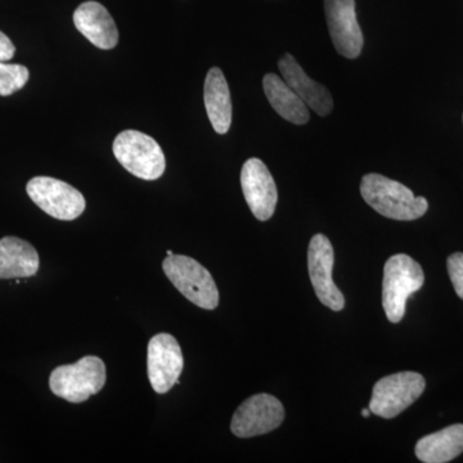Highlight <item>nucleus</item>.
Here are the masks:
<instances>
[{"instance_id": "obj_4", "label": "nucleus", "mask_w": 463, "mask_h": 463, "mask_svg": "<svg viewBox=\"0 0 463 463\" xmlns=\"http://www.w3.org/2000/svg\"><path fill=\"white\" fill-rule=\"evenodd\" d=\"M116 160L143 181H156L165 173L166 160L160 145L138 130H124L115 138Z\"/></svg>"}, {"instance_id": "obj_2", "label": "nucleus", "mask_w": 463, "mask_h": 463, "mask_svg": "<svg viewBox=\"0 0 463 463\" xmlns=\"http://www.w3.org/2000/svg\"><path fill=\"white\" fill-rule=\"evenodd\" d=\"M425 283L421 265L410 255L397 254L383 267V307L389 322L399 323L405 315L408 298Z\"/></svg>"}, {"instance_id": "obj_21", "label": "nucleus", "mask_w": 463, "mask_h": 463, "mask_svg": "<svg viewBox=\"0 0 463 463\" xmlns=\"http://www.w3.org/2000/svg\"><path fill=\"white\" fill-rule=\"evenodd\" d=\"M14 52H16V48H14V43L5 33L0 32V62H8L9 60H12Z\"/></svg>"}, {"instance_id": "obj_12", "label": "nucleus", "mask_w": 463, "mask_h": 463, "mask_svg": "<svg viewBox=\"0 0 463 463\" xmlns=\"http://www.w3.org/2000/svg\"><path fill=\"white\" fill-rule=\"evenodd\" d=\"M325 12L337 53L349 60L361 56L364 41L356 18L355 0H325Z\"/></svg>"}, {"instance_id": "obj_13", "label": "nucleus", "mask_w": 463, "mask_h": 463, "mask_svg": "<svg viewBox=\"0 0 463 463\" xmlns=\"http://www.w3.org/2000/svg\"><path fill=\"white\" fill-rule=\"evenodd\" d=\"M283 80L301 100L319 116H327L334 109V100L325 85L317 83L304 71L291 54H285L279 62Z\"/></svg>"}, {"instance_id": "obj_5", "label": "nucleus", "mask_w": 463, "mask_h": 463, "mask_svg": "<svg viewBox=\"0 0 463 463\" xmlns=\"http://www.w3.org/2000/svg\"><path fill=\"white\" fill-rule=\"evenodd\" d=\"M164 273L174 288L203 309L214 310L219 306V291L212 273L199 261L185 255L164 259Z\"/></svg>"}, {"instance_id": "obj_17", "label": "nucleus", "mask_w": 463, "mask_h": 463, "mask_svg": "<svg viewBox=\"0 0 463 463\" xmlns=\"http://www.w3.org/2000/svg\"><path fill=\"white\" fill-rule=\"evenodd\" d=\"M417 458L425 463L452 461L463 452V425L448 426L443 430L426 435L416 444Z\"/></svg>"}, {"instance_id": "obj_14", "label": "nucleus", "mask_w": 463, "mask_h": 463, "mask_svg": "<svg viewBox=\"0 0 463 463\" xmlns=\"http://www.w3.org/2000/svg\"><path fill=\"white\" fill-rule=\"evenodd\" d=\"M74 24L79 33L99 50H112L118 43L114 18L99 2H85L76 8Z\"/></svg>"}, {"instance_id": "obj_22", "label": "nucleus", "mask_w": 463, "mask_h": 463, "mask_svg": "<svg viewBox=\"0 0 463 463\" xmlns=\"http://www.w3.org/2000/svg\"><path fill=\"white\" fill-rule=\"evenodd\" d=\"M370 414H371L370 408H368V410L362 411V416L365 417V419H367V417H370Z\"/></svg>"}, {"instance_id": "obj_20", "label": "nucleus", "mask_w": 463, "mask_h": 463, "mask_svg": "<svg viewBox=\"0 0 463 463\" xmlns=\"http://www.w3.org/2000/svg\"><path fill=\"white\" fill-rule=\"evenodd\" d=\"M448 273L456 289V294L463 300V252H455L447 261Z\"/></svg>"}, {"instance_id": "obj_23", "label": "nucleus", "mask_w": 463, "mask_h": 463, "mask_svg": "<svg viewBox=\"0 0 463 463\" xmlns=\"http://www.w3.org/2000/svg\"><path fill=\"white\" fill-rule=\"evenodd\" d=\"M173 251H170V250H167V257H172Z\"/></svg>"}, {"instance_id": "obj_11", "label": "nucleus", "mask_w": 463, "mask_h": 463, "mask_svg": "<svg viewBox=\"0 0 463 463\" xmlns=\"http://www.w3.org/2000/svg\"><path fill=\"white\" fill-rule=\"evenodd\" d=\"M243 196L255 218L267 222L272 218L279 203V191L272 174L260 158H249L241 170Z\"/></svg>"}, {"instance_id": "obj_15", "label": "nucleus", "mask_w": 463, "mask_h": 463, "mask_svg": "<svg viewBox=\"0 0 463 463\" xmlns=\"http://www.w3.org/2000/svg\"><path fill=\"white\" fill-rule=\"evenodd\" d=\"M39 267L41 259L32 243L12 236L0 240V279L33 277Z\"/></svg>"}, {"instance_id": "obj_18", "label": "nucleus", "mask_w": 463, "mask_h": 463, "mask_svg": "<svg viewBox=\"0 0 463 463\" xmlns=\"http://www.w3.org/2000/svg\"><path fill=\"white\" fill-rule=\"evenodd\" d=\"M263 88L274 111L288 123L304 125L310 120L309 108L283 78L276 74H267L263 79Z\"/></svg>"}, {"instance_id": "obj_3", "label": "nucleus", "mask_w": 463, "mask_h": 463, "mask_svg": "<svg viewBox=\"0 0 463 463\" xmlns=\"http://www.w3.org/2000/svg\"><path fill=\"white\" fill-rule=\"evenodd\" d=\"M106 365L99 356L87 355L74 364L60 365L52 371L50 388L58 398L70 403H83L105 386Z\"/></svg>"}, {"instance_id": "obj_7", "label": "nucleus", "mask_w": 463, "mask_h": 463, "mask_svg": "<svg viewBox=\"0 0 463 463\" xmlns=\"http://www.w3.org/2000/svg\"><path fill=\"white\" fill-rule=\"evenodd\" d=\"M26 192L36 206L60 221H75L87 205L81 192L51 176H35L27 183Z\"/></svg>"}, {"instance_id": "obj_19", "label": "nucleus", "mask_w": 463, "mask_h": 463, "mask_svg": "<svg viewBox=\"0 0 463 463\" xmlns=\"http://www.w3.org/2000/svg\"><path fill=\"white\" fill-rule=\"evenodd\" d=\"M29 79L27 67L17 63L0 62V96H12L23 90Z\"/></svg>"}, {"instance_id": "obj_16", "label": "nucleus", "mask_w": 463, "mask_h": 463, "mask_svg": "<svg viewBox=\"0 0 463 463\" xmlns=\"http://www.w3.org/2000/svg\"><path fill=\"white\" fill-rule=\"evenodd\" d=\"M203 102L210 123L218 134H227L232 125V99L230 87L223 71L213 67L203 85Z\"/></svg>"}, {"instance_id": "obj_8", "label": "nucleus", "mask_w": 463, "mask_h": 463, "mask_svg": "<svg viewBox=\"0 0 463 463\" xmlns=\"http://www.w3.org/2000/svg\"><path fill=\"white\" fill-rule=\"evenodd\" d=\"M285 420L281 402L269 394L250 397L237 408L231 430L237 438H254L276 430Z\"/></svg>"}, {"instance_id": "obj_1", "label": "nucleus", "mask_w": 463, "mask_h": 463, "mask_svg": "<svg viewBox=\"0 0 463 463\" xmlns=\"http://www.w3.org/2000/svg\"><path fill=\"white\" fill-rule=\"evenodd\" d=\"M361 194L374 212L392 221H416L429 209L425 197H416L410 188L381 174H367L361 183Z\"/></svg>"}, {"instance_id": "obj_9", "label": "nucleus", "mask_w": 463, "mask_h": 463, "mask_svg": "<svg viewBox=\"0 0 463 463\" xmlns=\"http://www.w3.org/2000/svg\"><path fill=\"white\" fill-rule=\"evenodd\" d=\"M335 252L332 243L325 234L312 237L307 249V270L317 298L323 306L334 312H341L345 307V298L332 279Z\"/></svg>"}, {"instance_id": "obj_6", "label": "nucleus", "mask_w": 463, "mask_h": 463, "mask_svg": "<svg viewBox=\"0 0 463 463\" xmlns=\"http://www.w3.org/2000/svg\"><path fill=\"white\" fill-rule=\"evenodd\" d=\"M426 381L417 373L389 374L377 381L370 402L371 413L392 420L411 407L425 392Z\"/></svg>"}, {"instance_id": "obj_10", "label": "nucleus", "mask_w": 463, "mask_h": 463, "mask_svg": "<svg viewBox=\"0 0 463 463\" xmlns=\"http://www.w3.org/2000/svg\"><path fill=\"white\" fill-rule=\"evenodd\" d=\"M184 356L178 340L170 334H158L149 340L147 347V374L152 389L165 394L179 383Z\"/></svg>"}]
</instances>
